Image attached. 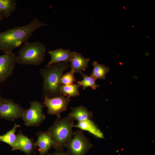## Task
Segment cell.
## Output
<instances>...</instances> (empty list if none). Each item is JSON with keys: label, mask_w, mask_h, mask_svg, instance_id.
Returning a JSON list of instances; mask_svg holds the SVG:
<instances>
[{"label": "cell", "mask_w": 155, "mask_h": 155, "mask_svg": "<svg viewBox=\"0 0 155 155\" xmlns=\"http://www.w3.org/2000/svg\"><path fill=\"white\" fill-rule=\"evenodd\" d=\"M73 127L79 128L82 131H88L98 138H104L102 133L90 119L78 122L76 124L74 125Z\"/></svg>", "instance_id": "obj_15"}, {"label": "cell", "mask_w": 155, "mask_h": 155, "mask_svg": "<svg viewBox=\"0 0 155 155\" xmlns=\"http://www.w3.org/2000/svg\"><path fill=\"white\" fill-rule=\"evenodd\" d=\"M3 18V17L1 14L0 13V22L1 21Z\"/></svg>", "instance_id": "obj_23"}, {"label": "cell", "mask_w": 155, "mask_h": 155, "mask_svg": "<svg viewBox=\"0 0 155 155\" xmlns=\"http://www.w3.org/2000/svg\"><path fill=\"white\" fill-rule=\"evenodd\" d=\"M93 69L90 76L93 78L96 81L98 79L105 80L106 74L110 69L105 65L99 64L96 61H94L92 63Z\"/></svg>", "instance_id": "obj_17"}, {"label": "cell", "mask_w": 155, "mask_h": 155, "mask_svg": "<svg viewBox=\"0 0 155 155\" xmlns=\"http://www.w3.org/2000/svg\"><path fill=\"white\" fill-rule=\"evenodd\" d=\"M74 121L68 115L62 118H57L47 131L50 134L57 146V151L63 150L66 143L74 136L72 129Z\"/></svg>", "instance_id": "obj_3"}, {"label": "cell", "mask_w": 155, "mask_h": 155, "mask_svg": "<svg viewBox=\"0 0 155 155\" xmlns=\"http://www.w3.org/2000/svg\"><path fill=\"white\" fill-rule=\"evenodd\" d=\"M17 63L16 56L13 52L0 56V83L12 75Z\"/></svg>", "instance_id": "obj_9"}, {"label": "cell", "mask_w": 155, "mask_h": 155, "mask_svg": "<svg viewBox=\"0 0 155 155\" xmlns=\"http://www.w3.org/2000/svg\"><path fill=\"white\" fill-rule=\"evenodd\" d=\"M74 72L72 70L67 72L65 74H63L60 80V83L61 85H69L73 84L76 80L75 77Z\"/></svg>", "instance_id": "obj_21"}, {"label": "cell", "mask_w": 155, "mask_h": 155, "mask_svg": "<svg viewBox=\"0 0 155 155\" xmlns=\"http://www.w3.org/2000/svg\"><path fill=\"white\" fill-rule=\"evenodd\" d=\"M37 139L35 142L38 147L40 155H45L50 149L53 147L55 150L57 146L49 133L46 131H40L36 133Z\"/></svg>", "instance_id": "obj_10"}, {"label": "cell", "mask_w": 155, "mask_h": 155, "mask_svg": "<svg viewBox=\"0 0 155 155\" xmlns=\"http://www.w3.org/2000/svg\"><path fill=\"white\" fill-rule=\"evenodd\" d=\"M80 86V85L78 84L61 85L60 89V95L65 96H67L70 97L78 96L80 95L78 89Z\"/></svg>", "instance_id": "obj_19"}, {"label": "cell", "mask_w": 155, "mask_h": 155, "mask_svg": "<svg viewBox=\"0 0 155 155\" xmlns=\"http://www.w3.org/2000/svg\"><path fill=\"white\" fill-rule=\"evenodd\" d=\"M26 110L13 100L3 98L0 103V119L13 121L22 118Z\"/></svg>", "instance_id": "obj_6"}, {"label": "cell", "mask_w": 155, "mask_h": 155, "mask_svg": "<svg viewBox=\"0 0 155 155\" xmlns=\"http://www.w3.org/2000/svg\"><path fill=\"white\" fill-rule=\"evenodd\" d=\"M3 97H2L1 94V93L0 91V103H1Z\"/></svg>", "instance_id": "obj_24"}, {"label": "cell", "mask_w": 155, "mask_h": 155, "mask_svg": "<svg viewBox=\"0 0 155 155\" xmlns=\"http://www.w3.org/2000/svg\"><path fill=\"white\" fill-rule=\"evenodd\" d=\"M71 112L68 115L73 120H76L78 122L83 121L92 118L93 113L89 111L85 106H80L71 108Z\"/></svg>", "instance_id": "obj_14"}, {"label": "cell", "mask_w": 155, "mask_h": 155, "mask_svg": "<svg viewBox=\"0 0 155 155\" xmlns=\"http://www.w3.org/2000/svg\"><path fill=\"white\" fill-rule=\"evenodd\" d=\"M16 7V0H0V13L4 18L9 17Z\"/></svg>", "instance_id": "obj_16"}, {"label": "cell", "mask_w": 155, "mask_h": 155, "mask_svg": "<svg viewBox=\"0 0 155 155\" xmlns=\"http://www.w3.org/2000/svg\"><path fill=\"white\" fill-rule=\"evenodd\" d=\"M47 26L35 17L27 25L16 26L0 32V50L5 53L12 52L13 49L28 41L37 29Z\"/></svg>", "instance_id": "obj_1"}, {"label": "cell", "mask_w": 155, "mask_h": 155, "mask_svg": "<svg viewBox=\"0 0 155 155\" xmlns=\"http://www.w3.org/2000/svg\"><path fill=\"white\" fill-rule=\"evenodd\" d=\"M89 61V59L84 57L81 53L73 52L69 61L71 70L74 73H80L87 68Z\"/></svg>", "instance_id": "obj_13"}, {"label": "cell", "mask_w": 155, "mask_h": 155, "mask_svg": "<svg viewBox=\"0 0 155 155\" xmlns=\"http://www.w3.org/2000/svg\"><path fill=\"white\" fill-rule=\"evenodd\" d=\"M20 125L15 123L13 127L5 134L0 135V141L2 142L9 145L13 148L15 145L16 135L15 133L16 129L19 127Z\"/></svg>", "instance_id": "obj_18"}, {"label": "cell", "mask_w": 155, "mask_h": 155, "mask_svg": "<svg viewBox=\"0 0 155 155\" xmlns=\"http://www.w3.org/2000/svg\"><path fill=\"white\" fill-rule=\"evenodd\" d=\"M16 140L13 150H19L27 154L31 153L36 146L33 140L24 135L20 131L16 135Z\"/></svg>", "instance_id": "obj_11"}, {"label": "cell", "mask_w": 155, "mask_h": 155, "mask_svg": "<svg viewBox=\"0 0 155 155\" xmlns=\"http://www.w3.org/2000/svg\"><path fill=\"white\" fill-rule=\"evenodd\" d=\"M73 51L69 49L59 48L50 50L48 52L51 57L50 61L45 66H49L53 64L61 62H69L71 57Z\"/></svg>", "instance_id": "obj_12"}, {"label": "cell", "mask_w": 155, "mask_h": 155, "mask_svg": "<svg viewBox=\"0 0 155 155\" xmlns=\"http://www.w3.org/2000/svg\"><path fill=\"white\" fill-rule=\"evenodd\" d=\"M93 146L82 130L74 131L73 137L65 144L70 155H85Z\"/></svg>", "instance_id": "obj_5"}, {"label": "cell", "mask_w": 155, "mask_h": 155, "mask_svg": "<svg viewBox=\"0 0 155 155\" xmlns=\"http://www.w3.org/2000/svg\"><path fill=\"white\" fill-rule=\"evenodd\" d=\"M70 97H66L63 95L52 98L45 96L44 97L43 104L47 108V113L50 115H56L57 118H61V113L66 111Z\"/></svg>", "instance_id": "obj_8"}, {"label": "cell", "mask_w": 155, "mask_h": 155, "mask_svg": "<svg viewBox=\"0 0 155 155\" xmlns=\"http://www.w3.org/2000/svg\"><path fill=\"white\" fill-rule=\"evenodd\" d=\"M30 107L27 109L22 118L26 126H38L45 118L43 110L44 106L41 102L36 100L30 102Z\"/></svg>", "instance_id": "obj_7"}, {"label": "cell", "mask_w": 155, "mask_h": 155, "mask_svg": "<svg viewBox=\"0 0 155 155\" xmlns=\"http://www.w3.org/2000/svg\"><path fill=\"white\" fill-rule=\"evenodd\" d=\"M49 155H70L68 152H66L63 150L60 151H57L55 152L49 154Z\"/></svg>", "instance_id": "obj_22"}, {"label": "cell", "mask_w": 155, "mask_h": 155, "mask_svg": "<svg viewBox=\"0 0 155 155\" xmlns=\"http://www.w3.org/2000/svg\"><path fill=\"white\" fill-rule=\"evenodd\" d=\"M80 73L83 77V79L81 81H78L77 83L79 84L80 86H82L83 90H85L87 87H90L92 89L95 90L100 86V85L96 83V80L92 77L89 76L83 73L82 72Z\"/></svg>", "instance_id": "obj_20"}, {"label": "cell", "mask_w": 155, "mask_h": 155, "mask_svg": "<svg viewBox=\"0 0 155 155\" xmlns=\"http://www.w3.org/2000/svg\"><path fill=\"white\" fill-rule=\"evenodd\" d=\"M70 67L67 62H61L40 69L39 72L43 78L42 94L44 97L52 98L61 95L60 83L64 71Z\"/></svg>", "instance_id": "obj_2"}, {"label": "cell", "mask_w": 155, "mask_h": 155, "mask_svg": "<svg viewBox=\"0 0 155 155\" xmlns=\"http://www.w3.org/2000/svg\"><path fill=\"white\" fill-rule=\"evenodd\" d=\"M46 53V46L41 42L27 41L18 51L17 63L22 65H38L44 61Z\"/></svg>", "instance_id": "obj_4"}]
</instances>
